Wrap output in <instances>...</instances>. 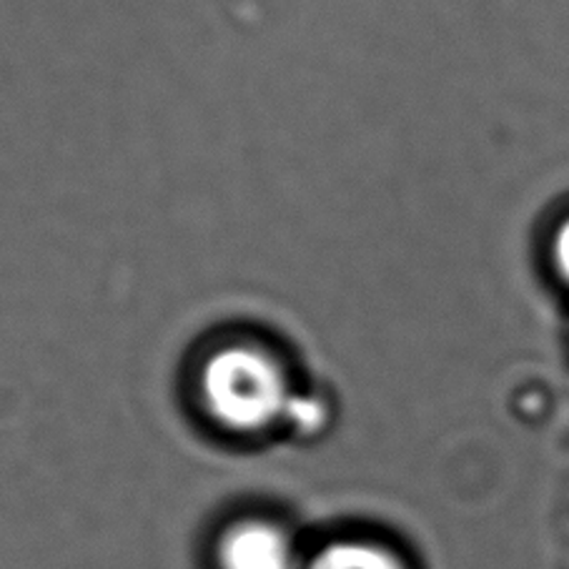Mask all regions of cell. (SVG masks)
<instances>
[{"mask_svg":"<svg viewBox=\"0 0 569 569\" xmlns=\"http://www.w3.org/2000/svg\"><path fill=\"white\" fill-rule=\"evenodd\" d=\"M193 405L213 429L233 437H257L289 417L293 385L279 351L263 339L237 333L196 359Z\"/></svg>","mask_w":569,"mask_h":569,"instance_id":"6da1fadb","label":"cell"},{"mask_svg":"<svg viewBox=\"0 0 569 569\" xmlns=\"http://www.w3.org/2000/svg\"><path fill=\"white\" fill-rule=\"evenodd\" d=\"M219 569H307L297 539L269 517H241L216 542Z\"/></svg>","mask_w":569,"mask_h":569,"instance_id":"7a4b0ae2","label":"cell"},{"mask_svg":"<svg viewBox=\"0 0 569 569\" xmlns=\"http://www.w3.org/2000/svg\"><path fill=\"white\" fill-rule=\"evenodd\" d=\"M307 569H409L397 549L367 537H341L307 559Z\"/></svg>","mask_w":569,"mask_h":569,"instance_id":"3957f363","label":"cell"},{"mask_svg":"<svg viewBox=\"0 0 569 569\" xmlns=\"http://www.w3.org/2000/svg\"><path fill=\"white\" fill-rule=\"evenodd\" d=\"M552 249H555V263H557L559 277L569 283V219L559 223Z\"/></svg>","mask_w":569,"mask_h":569,"instance_id":"277c9868","label":"cell"}]
</instances>
